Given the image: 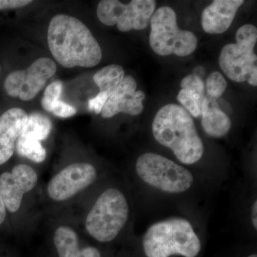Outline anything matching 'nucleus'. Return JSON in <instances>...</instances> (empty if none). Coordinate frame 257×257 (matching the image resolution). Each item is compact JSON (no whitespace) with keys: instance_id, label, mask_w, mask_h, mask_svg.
Wrapping results in <instances>:
<instances>
[{"instance_id":"nucleus-28","label":"nucleus","mask_w":257,"mask_h":257,"mask_svg":"<svg viewBox=\"0 0 257 257\" xmlns=\"http://www.w3.org/2000/svg\"><path fill=\"white\" fill-rule=\"evenodd\" d=\"M7 209L5 207V203L0 195V226L4 223L7 217Z\"/></svg>"},{"instance_id":"nucleus-12","label":"nucleus","mask_w":257,"mask_h":257,"mask_svg":"<svg viewBox=\"0 0 257 257\" xmlns=\"http://www.w3.org/2000/svg\"><path fill=\"white\" fill-rule=\"evenodd\" d=\"M138 84L133 77L124 76L122 81L108 98L101 111L104 118H110L119 113L133 116L141 114L144 109L143 101L145 99L143 91L137 90Z\"/></svg>"},{"instance_id":"nucleus-4","label":"nucleus","mask_w":257,"mask_h":257,"mask_svg":"<svg viewBox=\"0 0 257 257\" xmlns=\"http://www.w3.org/2000/svg\"><path fill=\"white\" fill-rule=\"evenodd\" d=\"M135 170L144 185L165 195H183L196 184L194 174L187 167L154 152L139 156Z\"/></svg>"},{"instance_id":"nucleus-15","label":"nucleus","mask_w":257,"mask_h":257,"mask_svg":"<svg viewBox=\"0 0 257 257\" xmlns=\"http://www.w3.org/2000/svg\"><path fill=\"white\" fill-rule=\"evenodd\" d=\"M53 242L59 257H101L97 248L80 247L77 231L68 225L57 226L53 233Z\"/></svg>"},{"instance_id":"nucleus-13","label":"nucleus","mask_w":257,"mask_h":257,"mask_svg":"<svg viewBox=\"0 0 257 257\" xmlns=\"http://www.w3.org/2000/svg\"><path fill=\"white\" fill-rule=\"evenodd\" d=\"M28 119L26 111L12 108L0 116V165L13 157L16 143Z\"/></svg>"},{"instance_id":"nucleus-10","label":"nucleus","mask_w":257,"mask_h":257,"mask_svg":"<svg viewBox=\"0 0 257 257\" xmlns=\"http://www.w3.org/2000/svg\"><path fill=\"white\" fill-rule=\"evenodd\" d=\"M56 72L57 65L53 60L47 57L38 59L28 68L11 72L5 79V91L12 97L32 100Z\"/></svg>"},{"instance_id":"nucleus-21","label":"nucleus","mask_w":257,"mask_h":257,"mask_svg":"<svg viewBox=\"0 0 257 257\" xmlns=\"http://www.w3.org/2000/svg\"><path fill=\"white\" fill-rule=\"evenodd\" d=\"M62 89H63V84L60 81H55L47 86L41 101L44 109L52 112V108L55 103L60 100Z\"/></svg>"},{"instance_id":"nucleus-26","label":"nucleus","mask_w":257,"mask_h":257,"mask_svg":"<svg viewBox=\"0 0 257 257\" xmlns=\"http://www.w3.org/2000/svg\"><path fill=\"white\" fill-rule=\"evenodd\" d=\"M32 3L30 0H0V10L18 9Z\"/></svg>"},{"instance_id":"nucleus-25","label":"nucleus","mask_w":257,"mask_h":257,"mask_svg":"<svg viewBox=\"0 0 257 257\" xmlns=\"http://www.w3.org/2000/svg\"><path fill=\"white\" fill-rule=\"evenodd\" d=\"M109 97V94L106 93L99 92L97 95L88 101V107L89 110L94 111L95 114H100Z\"/></svg>"},{"instance_id":"nucleus-18","label":"nucleus","mask_w":257,"mask_h":257,"mask_svg":"<svg viewBox=\"0 0 257 257\" xmlns=\"http://www.w3.org/2000/svg\"><path fill=\"white\" fill-rule=\"evenodd\" d=\"M52 130L51 120L45 114L35 112L28 116V121L20 135L42 142L48 138Z\"/></svg>"},{"instance_id":"nucleus-24","label":"nucleus","mask_w":257,"mask_h":257,"mask_svg":"<svg viewBox=\"0 0 257 257\" xmlns=\"http://www.w3.org/2000/svg\"><path fill=\"white\" fill-rule=\"evenodd\" d=\"M52 113L58 117L68 118L74 116L77 113V109L64 101L59 100L53 106Z\"/></svg>"},{"instance_id":"nucleus-6","label":"nucleus","mask_w":257,"mask_h":257,"mask_svg":"<svg viewBox=\"0 0 257 257\" xmlns=\"http://www.w3.org/2000/svg\"><path fill=\"white\" fill-rule=\"evenodd\" d=\"M177 20L175 10L170 7H162L152 15L150 45L157 55L187 57L197 49V36L192 32L179 29Z\"/></svg>"},{"instance_id":"nucleus-8","label":"nucleus","mask_w":257,"mask_h":257,"mask_svg":"<svg viewBox=\"0 0 257 257\" xmlns=\"http://www.w3.org/2000/svg\"><path fill=\"white\" fill-rule=\"evenodd\" d=\"M156 8L155 0H133L126 5L117 0H102L96 15L106 26L116 25L119 31L143 30L147 28Z\"/></svg>"},{"instance_id":"nucleus-7","label":"nucleus","mask_w":257,"mask_h":257,"mask_svg":"<svg viewBox=\"0 0 257 257\" xmlns=\"http://www.w3.org/2000/svg\"><path fill=\"white\" fill-rule=\"evenodd\" d=\"M236 43L225 45L219 55V64L224 74L231 80L243 82L251 74L257 72V57L254 47L257 29L253 25L241 26L236 33Z\"/></svg>"},{"instance_id":"nucleus-23","label":"nucleus","mask_w":257,"mask_h":257,"mask_svg":"<svg viewBox=\"0 0 257 257\" xmlns=\"http://www.w3.org/2000/svg\"><path fill=\"white\" fill-rule=\"evenodd\" d=\"M180 86L182 89H185L197 96L202 102L204 100L206 96L204 94V84L202 79L194 74H189L182 79Z\"/></svg>"},{"instance_id":"nucleus-1","label":"nucleus","mask_w":257,"mask_h":257,"mask_svg":"<svg viewBox=\"0 0 257 257\" xmlns=\"http://www.w3.org/2000/svg\"><path fill=\"white\" fill-rule=\"evenodd\" d=\"M49 48L64 67H93L102 57L101 47L89 28L68 15H55L47 32Z\"/></svg>"},{"instance_id":"nucleus-3","label":"nucleus","mask_w":257,"mask_h":257,"mask_svg":"<svg viewBox=\"0 0 257 257\" xmlns=\"http://www.w3.org/2000/svg\"><path fill=\"white\" fill-rule=\"evenodd\" d=\"M147 257H197L202 243L192 221L172 216L150 225L142 239Z\"/></svg>"},{"instance_id":"nucleus-11","label":"nucleus","mask_w":257,"mask_h":257,"mask_svg":"<svg viewBox=\"0 0 257 257\" xmlns=\"http://www.w3.org/2000/svg\"><path fill=\"white\" fill-rule=\"evenodd\" d=\"M38 175L32 167L25 164L15 165L10 172L0 175V195L7 211L16 213L20 210L27 194L35 188Z\"/></svg>"},{"instance_id":"nucleus-9","label":"nucleus","mask_w":257,"mask_h":257,"mask_svg":"<svg viewBox=\"0 0 257 257\" xmlns=\"http://www.w3.org/2000/svg\"><path fill=\"white\" fill-rule=\"evenodd\" d=\"M96 167L87 162L66 166L49 181L47 194L51 200L64 202L92 185L98 178Z\"/></svg>"},{"instance_id":"nucleus-27","label":"nucleus","mask_w":257,"mask_h":257,"mask_svg":"<svg viewBox=\"0 0 257 257\" xmlns=\"http://www.w3.org/2000/svg\"><path fill=\"white\" fill-rule=\"evenodd\" d=\"M250 222L253 231H256L257 229V200L256 199H253L251 203V207H250Z\"/></svg>"},{"instance_id":"nucleus-22","label":"nucleus","mask_w":257,"mask_h":257,"mask_svg":"<svg viewBox=\"0 0 257 257\" xmlns=\"http://www.w3.org/2000/svg\"><path fill=\"white\" fill-rule=\"evenodd\" d=\"M177 100L189 111V114L194 117L201 116V106L202 102L192 93L185 89H181L177 95Z\"/></svg>"},{"instance_id":"nucleus-30","label":"nucleus","mask_w":257,"mask_h":257,"mask_svg":"<svg viewBox=\"0 0 257 257\" xmlns=\"http://www.w3.org/2000/svg\"><path fill=\"white\" fill-rule=\"evenodd\" d=\"M247 257H257L256 253H252V254L248 255Z\"/></svg>"},{"instance_id":"nucleus-17","label":"nucleus","mask_w":257,"mask_h":257,"mask_svg":"<svg viewBox=\"0 0 257 257\" xmlns=\"http://www.w3.org/2000/svg\"><path fill=\"white\" fill-rule=\"evenodd\" d=\"M124 77V70L121 66L110 64L96 72L93 79L99 88V92L110 96Z\"/></svg>"},{"instance_id":"nucleus-16","label":"nucleus","mask_w":257,"mask_h":257,"mask_svg":"<svg viewBox=\"0 0 257 257\" xmlns=\"http://www.w3.org/2000/svg\"><path fill=\"white\" fill-rule=\"evenodd\" d=\"M201 116L203 130L210 138H224L231 130V121L228 115L219 109L216 101L208 96L202 101Z\"/></svg>"},{"instance_id":"nucleus-20","label":"nucleus","mask_w":257,"mask_h":257,"mask_svg":"<svg viewBox=\"0 0 257 257\" xmlns=\"http://www.w3.org/2000/svg\"><path fill=\"white\" fill-rule=\"evenodd\" d=\"M227 87V82L219 72H214L209 74L206 82L207 94L209 99L216 101L224 94Z\"/></svg>"},{"instance_id":"nucleus-2","label":"nucleus","mask_w":257,"mask_h":257,"mask_svg":"<svg viewBox=\"0 0 257 257\" xmlns=\"http://www.w3.org/2000/svg\"><path fill=\"white\" fill-rule=\"evenodd\" d=\"M152 131L157 143L170 149L182 165H195L202 160L204 143L192 116L182 106H162L154 118Z\"/></svg>"},{"instance_id":"nucleus-14","label":"nucleus","mask_w":257,"mask_h":257,"mask_svg":"<svg viewBox=\"0 0 257 257\" xmlns=\"http://www.w3.org/2000/svg\"><path fill=\"white\" fill-rule=\"evenodd\" d=\"M243 0H214L203 10L202 26L211 35L224 33L231 26Z\"/></svg>"},{"instance_id":"nucleus-19","label":"nucleus","mask_w":257,"mask_h":257,"mask_svg":"<svg viewBox=\"0 0 257 257\" xmlns=\"http://www.w3.org/2000/svg\"><path fill=\"white\" fill-rule=\"evenodd\" d=\"M15 151L20 156L35 162L42 163L47 156V152L42 142L20 135L16 143Z\"/></svg>"},{"instance_id":"nucleus-29","label":"nucleus","mask_w":257,"mask_h":257,"mask_svg":"<svg viewBox=\"0 0 257 257\" xmlns=\"http://www.w3.org/2000/svg\"><path fill=\"white\" fill-rule=\"evenodd\" d=\"M205 69L202 66H197L193 70V74L202 79L205 75Z\"/></svg>"},{"instance_id":"nucleus-5","label":"nucleus","mask_w":257,"mask_h":257,"mask_svg":"<svg viewBox=\"0 0 257 257\" xmlns=\"http://www.w3.org/2000/svg\"><path fill=\"white\" fill-rule=\"evenodd\" d=\"M130 204L124 192L109 187L98 196L84 219V229L93 239L109 243L121 234L130 217Z\"/></svg>"}]
</instances>
